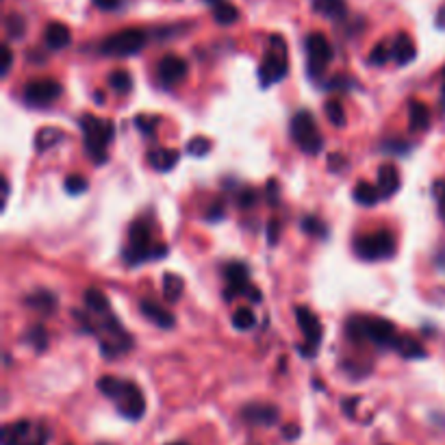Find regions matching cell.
<instances>
[{"label":"cell","mask_w":445,"mask_h":445,"mask_svg":"<svg viewBox=\"0 0 445 445\" xmlns=\"http://www.w3.org/2000/svg\"><path fill=\"white\" fill-rule=\"evenodd\" d=\"M26 305L33 311H40V313H55L57 311V296L50 293V291H35L31 298H26Z\"/></svg>","instance_id":"obj_23"},{"label":"cell","mask_w":445,"mask_h":445,"mask_svg":"<svg viewBox=\"0 0 445 445\" xmlns=\"http://www.w3.org/2000/svg\"><path fill=\"white\" fill-rule=\"evenodd\" d=\"M3 193H5V200H7V195H9V181L3 176Z\"/></svg>","instance_id":"obj_55"},{"label":"cell","mask_w":445,"mask_h":445,"mask_svg":"<svg viewBox=\"0 0 445 445\" xmlns=\"http://www.w3.org/2000/svg\"><path fill=\"white\" fill-rule=\"evenodd\" d=\"M332 59V48L322 33H313L307 38V63L309 74L313 79H319L324 72L326 63Z\"/></svg>","instance_id":"obj_11"},{"label":"cell","mask_w":445,"mask_h":445,"mask_svg":"<svg viewBox=\"0 0 445 445\" xmlns=\"http://www.w3.org/2000/svg\"><path fill=\"white\" fill-rule=\"evenodd\" d=\"M5 29H7V35L11 40H22L24 31H26V20L20 13H11V15H7Z\"/></svg>","instance_id":"obj_32"},{"label":"cell","mask_w":445,"mask_h":445,"mask_svg":"<svg viewBox=\"0 0 445 445\" xmlns=\"http://www.w3.org/2000/svg\"><path fill=\"white\" fill-rule=\"evenodd\" d=\"M432 193H435V198L439 200L441 211H443V216H445V178H441V181H437L432 185Z\"/></svg>","instance_id":"obj_44"},{"label":"cell","mask_w":445,"mask_h":445,"mask_svg":"<svg viewBox=\"0 0 445 445\" xmlns=\"http://www.w3.org/2000/svg\"><path fill=\"white\" fill-rule=\"evenodd\" d=\"M226 282H228V293H224L226 300H233L237 293H245V289L250 287V272H248V265L243 263H228L226 270H224Z\"/></svg>","instance_id":"obj_15"},{"label":"cell","mask_w":445,"mask_h":445,"mask_svg":"<svg viewBox=\"0 0 445 445\" xmlns=\"http://www.w3.org/2000/svg\"><path fill=\"white\" fill-rule=\"evenodd\" d=\"M83 302L87 311L92 313H98V315H109V300H106V296L98 289H87L83 293Z\"/></svg>","instance_id":"obj_24"},{"label":"cell","mask_w":445,"mask_h":445,"mask_svg":"<svg viewBox=\"0 0 445 445\" xmlns=\"http://www.w3.org/2000/svg\"><path fill=\"white\" fill-rule=\"evenodd\" d=\"M44 40H46L48 50H63L65 46H70V42H72V33H70V29L63 22H52L46 26Z\"/></svg>","instance_id":"obj_18"},{"label":"cell","mask_w":445,"mask_h":445,"mask_svg":"<svg viewBox=\"0 0 445 445\" xmlns=\"http://www.w3.org/2000/svg\"><path fill=\"white\" fill-rule=\"evenodd\" d=\"M187 70H189V65H187V61L183 57L165 55L156 65V74H159V81H161L163 85H176V83H181L187 76Z\"/></svg>","instance_id":"obj_14"},{"label":"cell","mask_w":445,"mask_h":445,"mask_svg":"<svg viewBox=\"0 0 445 445\" xmlns=\"http://www.w3.org/2000/svg\"><path fill=\"white\" fill-rule=\"evenodd\" d=\"M272 44L274 48L265 52L259 67V79L265 87L287 76V48H284V42L282 38H272Z\"/></svg>","instance_id":"obj_8"},{"label":"cell","mask_w":445,"mask_h":445,"mask_svg":"<svg viewBox=\"0 0 445 445\" xmlns=\"http://www.w3.org/2000/svg\"><path fill=\"white\" fill-rule=\"evenodd\" d=\"M241 417L252 426H265V428H270V426L278 423L280 408L267 402H250L241 408Z\"/></svg>","instance_id":"obj_13"},{"label":"cell","mask_w":445,"mask_h":445,"mask_svg":"<svg viewBox=\"0 0 445 445\" xmlns=\"http://www.w3.org/2000/svg\"><path fill=\"white\" fill-rule=\"evenodd\" d=\"M291 137L300 146V150L307 152V154H317L324 146L322 133H319V127H317L313 113H309L305 109L298 111L291 118Z\"/></svg>","instance_id":"obj_4"},{"label":"cell","mask_w":445,"mask_h":445,"mask_svg":"<svg viewBox=\"0 0 445 445\" xmlns=\"http://www.w3.org/2000/svg\"><path fill=\"white\" fill-rule=\"evenodd\" d=\"M391 52H394V61L398 65H406L411 63L417 57V48L415 42L408 33H400L398 38L394 40V46H391Z\"/></svg>","instance_id":"obj_17"},{"label":"cell","mask_w":445,"mask_h":445,"mask_svg":"<svg viewBox=\"0 0 445 445\" xmlns=\"http://www.w3.org/2000/svg\"><path fill=\"white\" fill-rule=\"evenodd\" d=\"M185 291V280L174 274V272H165L163 276V296L168 302H178Z\"/></svg>","instance_id":"obj_25"},{"label":"cell","mask_w":445,"mask_h":445,"mask_svg":"<svg viewBox=\"0 0 445 445\" xmlns=\"http://www.w3.org/2000/svg\"><path fill=\"white\" fill-rule=\"evenodd\" d=\"M382 150L389 152V154H408L411 144H406V141H385Z\"/></svg>","instance_id":"obj_40"},{"label":"cell","mask_w":445,"mask_h":445,"mask_svg":"<svg viewBox=\"0 0 445 445\" xmlns=\"http://www.w3.org/2000/svg\"><path fill=\"white\" fill-rule=\"evenodd\" d=\"M211 150V141L207 137H193L187 141V154L191 156H204Z\"/></svg>","instance_id":"obj_36"},{"label":"cell","mask_w":445,"mask_h":445,"mask_svg":"<svg viewBox=\"0 0 445 445\" xmlns=\"http://www.w3.org/2000/svg\"><path fill=\"white\" fill-rule=\"evenodd\" d=\"M348 85H350V83H348V79H346V76H341V74H339V76H334V79L330 81V87H332V89H348Z\"/></svg>","instance_id":"obj_51"},{"label":"cell","mask_w":445,"mask_h":445,"mask_svg":"<svg viewBox=\"0 0 445 445\" xmlns=\"http://www.w3.org/2000/svg\"><path fill=\"white\" fill-rule=\"evenodd\" d=\"M98 391L104 398L115 402L118 413L124 419L139 421L146 415V398L135 382L120 380L115 376H102V378H98Z\"/></svg>","instance_id":"obj_1"},{"label":"cell","mask_w":445,"mask_h":445,"mask_svg":"<svg viewBox=\"0 0 445 445\" xmlns=\"http://www.w3.org/2000/svg\"><path fill=\"white\" fill-rule=\"evenodd\" d=\"M135 127L144 133V135H152L154 133V129L159 127V118H150V115H137L135 118Z\"/></svg>","instance_id":"obj_39"},{"label":"cell","mask_w":445,"mask_h":445,"mask_svg":"<svg viewBox=\"0 0 445 445\" xmlns=\"http://www.w3.org/2000/svg\"><path fill=\"white\" fill-rule=\"evenodd\" d=\"M278 237H280V222L278 220H270V224H267V243L276 245Z\"/></svg>","instance_id":"obj_43"},{"label":"cell","mask_w":445,"mask_h":445,"mask_svg":"<svg viewBox=\"0 0 445 445\" xmlns=\"http://www.w3.org/2000/svg\"><path fill=\"white\" fill-rule=\"evenodd\" d=\"M92 3L102 11H113L120 7V0H92Z\"/></svg>","instance_id":"obj_48"},{"label":"cell","mask_w":445,"mask_h":445,"mask_svg":"<svg viewBox=\"0 0 445 445\" xmlns=\"http://www.w3.org/2000/svg\"><path fill=\"white\" fill-rule=\"evenodd\" d=\"M346 165H348V159H346L341 152H332V154L328 156V168H330V172H341Z\"/></svg>","instance_id":"obj_42"},{"label":"cell","mask_w":445,"mask_h":445,"mask_svg":"<svg viewBox=\"0 0 445 445\" xmlns=\"http://www.w3.org/2000/svg\"><path fill=\"white\" fill-rule=\"evenodd\" d=\"M276 193H278V185L276 181H270L267 183V200H270L272 207H276Z\"/></svg>","instance_id":"obj_50"},{"label":"cell","mask_w":445,"mask_h":445,"mask_svg":"<svg viewBox=\"0 0 445 445\" xmlns=\"http://www.w3.org/2000/svg\"><path fill=\"white\" fill-rule=\"evenodd\" d=\"M213 17H216L218 24H224V26L235 24L239 20V9L235 5L224 3V0H222V3H218L216 9H213Z\"/></svg>","instance_id":"obj_28"},{"label":"cell","mask_w":445,"mask_h":445,"mask_svg":"<svg viewBox=\"0 0 445 445\" xmlns=\"http://www.w3.org/2000/svg\"><path fill=\"white\" fill-rule=\"evenodd\" d=\"M233 326H235L237 330H250V328H254V326H257V315H254V311L248 309V307L237 309V311L233 313Z\"/></svg>","instance_id":"obj_31"},{"label":"cell","mask_w":445,"mask_h":445,"mask_svg":"<svg viewBox=\"0 0 445 445\" xmlns=\"http://www.w3.org/2000/svg\"><path fill=\"white\" fill-rule=\"evenodd\" d=\"M106 81H109V85L120 94L131 92V87H133V79H131V74L127 72V70H115V72L109 74V79H106Z\"/></svg>","instance_id":"obj_33"},{"label":"cell","mask_w":445,"mask_h":445,"mask_svg":"<svg viewBox=\"0 0 445 445\" xmlns=\"http://www.w3.org/2000/svg\"><path fill=\"white\" fill-rule=\"evenodd\" d=\"M408 122H411V131H426L430 127V109L419 100H411V104H408Z\"/></svg>","instance_id":"obj_21"},{"label":"cell","mask_w":445,"mask_h":445,"mask_svg":"<svg viewBox=\"0 0 445 445\" xmlns=\"http://www.w3.org/2000/svg\"><path fill=\"white\" fill-rule=\"evenodd\" d=\"M168 445H187V443H183V441H176V443H168Z\"/></svg>","instance_id":"obj_57"},{"label":"cell","mask_w":445,"mask_h":445,"mask_svg":"<svg viewBox=\"0 0 445 445\" xmlns=\"http://www.w3.org/2000/svg\"><path fill=\"white\" fill-rule=\"evenodd\" d=\"M257 191H252V189H243V191H239V195H237V204L241 207V209H250V207H254L257 204Z\"/></svg>","instance_id":"obj_41"},{"label":"cell","mask_w":445,"mask_h":445,"mask_svg":"<svg viewBox=\"0 0 445 445\" xmlns=\"http://www.w3.org/2000/svg\"><path fill=\"white\" fill-rule=\"evenodd\" d=\"M26 341H29L35 350H38V352H44L46 346H48V334H46V330H44L42 326H33L31 332L26 334Z\"/></svg>","instance_id":"obj_35"},{"label":"cell","mask_w":445,"mask_h":445,"mask_svg":"<svg viewBox=\"0 0 445 445\" xmlns=\"http://www.w3.org/2000/svg\"><path fill=\"white\" fill-rule=\"evenodd\" d=\"M311 7H313L315 13L324 15V17H330V20H341V17L348 15L346 0H313Z\"/></svg>","instance_id":"obj_19"},{"label":"cell","mask_w":445,"mask_h":445,"mask_svg":"<svg viewBox=\"0 0 445 445\" xmlns=\"http://www.w3.org/2000/svg\"><path fill=\"white\" fill-rule=\"evenodd\" d=\"M398 250L396 237L389 230H378L365 237H359L354 241V252L365 261H378V259H391Z\"/></svg>","instance_id":"obj_5"},{"label":"cell","mask_w":445,"mask_h":445,"mask_svg":"<svg viewBox=\"0 0 445 445\" xmlns=\"http://www.w3.org/2000/svg\"><path fill=\"white\" fill-rule=\"evenodd\" d=\"M46 443H48V430L42 423L17 419L3 428V445H46Z\"/></svg>","instance_id":"obj_7"},{"label":"cell","mask_w":445,"mask_h":445,"mask_svg":"<svg viewBox=\"0 0 445 445\" xmlns=\"http://www.w3.org/2000/svg\"><path fill=\"white\" fill-rule=\"evenodd\" d=\"M245 296H248V298H250L252 302H261V300H263V293H261V291H259V289L254 287V284H250V287H248V289H245Z\"/></svg>","instance_id":"obj_52"},{"label":"cell","mask_w":445,"mask_h":445,"mask_svg":"<svg viewBox=\"0 0 445 445\" xmlns=\"http://www.w3.org/2000/svg\"><path fill=\"white\" fill-rule=\"evenodd\" d=\"M209 222H218V220H222L224 218V207L220 204V202H216V207H213L211 211H207V216H204Z\"/></svg>","instance_id":"obj_47"},{"label":"cell","mask_w":445,"mask_h":445,"mask_svg":"<svg viewBox=\"0 0 445 445\" xmlns=\"http://www.w3.org/2000/svg\"><path fill=\"white\" fill-rule=\"evenodd\" d=\"M81 129H83V139H85V152L94 159L96 163L106 161V146L113 139V124L100 120L96 115H83L81 118Z\"/></svg>","instance_id":"obj_3"},{"label":"cell","mask_w":445,"mask_h":445,"mask_svg":"<svg viewBox=\"0 0 445 445\" xmlns=\"http://www.w3.org/2000/svg\"><path fill=\"white\" fill-rule=\"evenodd\" d=\"M400 189V174L394 165H382L378 172V191L382 198H391Z\"/></svg>","instance_id":"obj_20"},{"label":"cell","mask_w":445,"mask_h":445,"mask_svg":"<svg viewBox=\"0 0 445 445\" xmlns=\"http://www.w3.org/2000/svg\"><path fill=\"white\" fill-rule=\"evenodd\" d=\"M11 63H13V52H11L9 46H3V63H0V65H3V76L9 74Z\"/></svg>","instance_id":"obj_45"},{"label":"cell","mask_w":445,"mask_h":445,"mask_svg":"<svg viewBox=\"0 0 445 445\" xmlns=\"http://www.w3.org/2000/svg\"><path fill=\"white\" fill-rule=\"evenodd\" d=\"M146 42H148L146 31L127 29L111 35V38H106L100 50L102 55H109V57H131V55H137V52L146 46Z\"/></svg>","instance_id":"obj_6"},{"label":"cell","mask_w":445,"mask_h":445,"mask_svg":"<svg viewBox=\"0 0 445 445\" xmlns=\"http://www.w3.org/2000/svg\"><path fill=\"white\" fill-rule=\"evenodd\" d=\"M443 81H445V67H443Z\"/></svg>","instance_id":"obj_58"},{"label":"cell","mask_w":445,"mask_h":445,"mask_svg":"<svg viewBox=\"0 0 445 445\" xmlns=\"http://www.w3.org/2000/svg\"><path fill=\"white\" fill-rule=\"evenodd\" d=\"M65 191L72 193V195H79V193L87 191V181L81 174H70L65 178Z\"/></svg>","instance_id":"obj_38"},{"label":"cell","mask_w":445,"mask_h":445,"mask_svg":"<svg viewBox=\"0 0 445 445\" xmlns=\"http://www.w3.org/2000/svg\"><path fill=\"white\" fill-rule=\"evenodd\" d=\"M61 94H63L61 83L52 81V79H38V81H31L24 87V100L35 106H48Z\"/></svg>","instance_id":"obj_12"},{"label":"cell","mask_w":445,"mask_h":445,"mask_svg":"<svg viewBox=\"0 0 445 445\" xmlns=\"http://www.w3.org/2000/svg\"><path fill=\"white\" fill-rule=\"evenodd\" d=\"M389 59H394V52H391V48L387 44H376L371 48L369 57H367V61L371 65H385Z\"/></svg>","instance_id":"obj_34"},{"label":"cell","mask_w":445,"mask_h":445,"mask_svg":"<svg viewBox=\"0 0 445 445\" xmlns=\"http://www.w3.org/2000/svg\"><path fill=\"white\" fill-rule=\"evenodd\" d=\"M152 243H150V228L146 222L137 220L131 226L129 233V245L124 248V259H127L129 265H137L141 261H146L152 257Z\"/></svg>","instance_id":"obj_10"},{"label":"cell","mask_w":445,"mask_h":445,"mask_svg":"<svg viewBox=\"0 0 445 445\" xmlns=\"http://www.w3.org/2000/svg\"><path fill=\"white\" fill-rule=\"evenodd\" d=\"M394 350H398L404 359H423V356L428 354L421 343H417L415 339H411V337H402V334L398 337Z\"/></svg>","instance_id":"obj_26"},{"label":"cell","mask_w":445,"mask_h":445,"mask_svg":"<svg viewBox=\"0 0 445 445\" xmlns=\"http://www.w3.org/2000/svg\"><path fill=\"white\" fill-rule=\"evenodd\" d=\"M139 311H141V315H144L146 319H150L152 324H156L159 328H172L174 324H176V317L168 311V309H163L161 305H156L154 300H148V298H144L139 302Z\"/></svg>","instance_id":"obj_16"},{"label":"cell","mask_w":445,"mask_h":445,"mask_svg":"<svg viewBox=\"0 0 445 445\" xmlns=\"http://www.w3.org/2000/svg\"><path fill=\"white\" fill-rule=\"evenodd\" d=\"M165 254H168V245L159 243V245L152 248V257H150V259H163Z\"/></svg>","instance_id":"obj_53"},{"label":"cell","mask_w":445,"mask_h":445,"mask_svg":"<svg viewBox=\"0 0 445 445\" xmlns=\"http://www.w3.org/2000/svg\"><path fill=\"white\" fill-rule=\"evenodd\" d=\"M282 437L287 439V441H296L300 437V426H296V423L282 426Z\"/></svg>","instance_id":"obj_46"},{"label":"cell","mask_w":445,"mask_h":445,"mask_svg":"<svg viewBox=\"0 0 445 445\" xmlns=\"http://www.w3.org/2000/svg\"><path fill=\"white\" fill-rule=\"evenodd\" d=\"M296 319L302 334H305V346H300V354L311 359V356L317 354L319 343H322V322H319V317L307 307L296 309Z\"/></svg>","instance_id":"obj_9"},{"label":"cell","mask_w":445,"mask_h":445,"mask_svg":"<svg viewBox=\"0 0 445 445\" xmlns=\"http://www.w3.org/2000/svg\"><path fill=\"white\" fill-rule=\"evenodd\" d=\"M361 402V398H350V400H343V413L348 415V417H354V408H356V404Z\"/></svg>","instance_id":"obj_49"},{"label":"cell","mask_w":445,"mask_h":445,"mask_svg":"<svg viewBox=\"0 0 445 445\" xmlns=\"http://www.w3.org/2000/svg\"><path fill=\"white\" fill-rule=\"evenodd\" d=\"M437 24L441 26V29H445V7L439 11V15H437Z\"/></svg>","instance_id":"obj_54"},{"label":"cell","mask_w":445,"mask_h":445,"mask_svg":"<svg viewBox=\"0 0 445 445\" xmlns=\"http://www.w3.org/2000/svg\"><path fill=\"white\" fill-rule=\"evenodd\" d=\"M204 3H209V5H218V3H222V0H204Z\"/></svg>","instance_id":"obj_56"},{"label":"cell","mask_w":445,"mask_h":445,"mask_svg":"<svg viewBox=\"0 0 445 445\" xmlns=\"http://www.w3.org/2000/svg\"><path fill=\"white\" fill-rule=\"evenodd\" d=\"M346 330L350 334V339L361 341L367 339L371 343H376L380 348H394L398 341V330L396 326L389 322V319L382 317H365V315H356L346 324Z\"/></svg>","instance_id":"obj_2"},{"label":"cell","mask_w":445,"mask_h":445,"mask_svg":"<svg viewBox=\"0 0 445 445\" xmlns=\"http://www.w3.org/2000/svg\"><path fill=\"white\" fill-rule=\"evenodd\" d=\"M443 96H445V83H443Z\"/></svg>","instance_id":"obj_59"},{"label":"cell","mask_w":445,"mask_h":445,"mask_svg":"<svg viewBox=\"0 0 445 445\" xmlns=\"http://www.w3.org/2000/svg\"><path fill=\"white\" fill-rule=\"evenodd\" d=\"M148 161L159 172H170L178 163V152L170 148H154L148 152Z\"/></svg>","instance_id":"obj_22"},{"label":"cell","mask_w":445,"mask_h":445,"mask_svg":"<svg viewBox=\"0 0 445 445\" xmlns=\"http://www.w3.org/2000/svg\"><path fill=\"white\" fill-rule=\"evenodd\" d=\"M378 198H380L378 187H373L369 183H359V185H356V189H354V200L359 204H363V207H373L378 202Z\"/></svg>","instance_id":"obj_27"},{"label":"cell","mask_w":445,"mask_h":445,"mask_svg":"<svg viewBox=\"0 0 445 445\" xmlns=\"http://www.w3.org/2000/svg\"><path fill=\"white\" fill-rule=\"evenodd\" d=\"M324 111H326V118L332 127H337V129L346 127V111H343V104L339 100H328L324 104Z\"/></svg>","instance_id":"obj_30"},{"label":"cell","mask_w":445,"mask_h":445,"mask_svg":"<svg viewBox=\"0 0 445 445\" xmlns=\"http://www.w3.org/2000/svg\"><path fill=\"white\" fill-rule=\"evenodd\" d=\"M61 139H63V131H59V129H42L38 133V139H35V146H38L40 152H46L48 148L57 146Z\"/></svg>","instance_id":"obj_29"},{"label":"cell","mask_w":445,"mask_h":445,"mask_svg":"<svg viewBox=\"0 0 445 445\" xmlns=\"http://www.w3.org/2000/svg\"><path fill=\"white\" fill-rule=\"evenodd\" d=\"M302 230L309 233V235H317V237H326L328 235V228L317 218H311V216H307L305 220H302Z\"/></svg>","instance_id":"obj_37"}]
</instances>
